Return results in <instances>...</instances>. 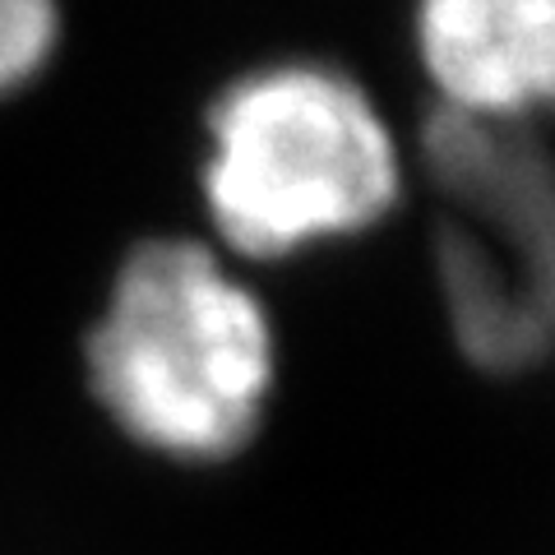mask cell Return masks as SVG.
I'll return each instance as SVG.
<instances>
[{
  "instance_id": "obj_3",
  "label": "cell",
  "mask_w": 555,
  "mask_h": 555,
  "mask_svg": "<svg viewBox=\"0 0 555 555\" xmlns=\"http://www.w3.org/2000/svg\"><path fill=\"white\" fill-rule=\"evenodd\" d=\"M444 204L436 255L449 328L486 371L555 347V163L528 126L436 112L422 134Z\"/></svg>"
},
{
  "instance_id": "obj_5",
  "label": "cell",
  "mask_w": 555,
  "mask_h": 555,
  "mask_svg": "<svg viewBox=\"0 0 555 555\" xmlns=\"http://www.w3.org/2000/svg\"><path fill=\"white\" fill-rule=\"evenodd\" d=\"M61 42V14L47 0H0V93L42 75Z\"/></svg>"
},
{
  "instance_id": "obj_1",
  "label": "cell",
  "mask_w": 555,
  "mask_h": 555,
  "mask_svg": "<svg viewBox=\"0 0 555 555\" xmlns=\"http://www.w3.org/2000/svg\"><path fill=\"white\" fill-rule=\"evenodd\" d=\"M102 412L177 463L241 454L269 412L278 343L264 301L190 236H153L120 259L83 343Z\"/></svg>"
},
{
  "instance_id": "obj_2",
  "label": "cell",
  "mask_w": 555,
  "mask_h": 555,
  "mask_svg": "<svg viewBox=\"0 0 555 555\" xmlns=\"http://www.w3.org/2000/svg\"><path fill=\"white\" fill-rule=\"evenodd\" d=\"M199 190L218 236L283 259L375 228L403 185L398 139L375 98L320 61L246 69L204 116Z\"/></svg>"
},
{
  "instance_id": "obj_4",
  "label": "cell",
  "mask_w": 555,
  "mask_h": 555,
  "mask_svg": "<svg viewBox=\"0 0 555 555\" xmlns=\"http://www.w3.org/2000/svg\"><path fill=\"white\" fill-rule=\"evenodd\" d=\"M416 56L444 112L524 126L555 112V0H430Z\"/></svg>"
}]
</instances>
